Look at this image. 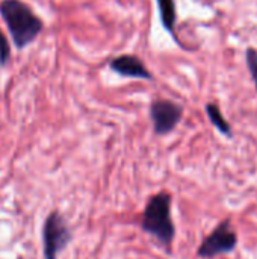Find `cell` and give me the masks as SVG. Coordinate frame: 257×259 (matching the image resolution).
<instances>
[{
    "mask_svg": "<svg viewBox=\"0 0 257 259\" xmlns=\"http://www.w3.org/2000/svg\"><path fill=\"white\" fill-rule=\"evenodd\" d=\"M173 197L167 191L151 196L141 215V229L151 235L168 253L176 237V226L171 215Z\"/></svg>",
    "mask_w": 257,
    "mask_h": 259,
    "instance_id": "cell-1",
    "label": "cell"
},
{
    "mask_svg": "<svg viewBox=\"0 0 257 259\" xmlns=\"http://www.w3.org/2000/svg\"><path fill=\"white\" fill-rule=\"evenodd\" d=\"M158 6H159V14H161V21L164 24V27L176 38V20H177V14H176V3L174 0H158Z\"/></svg>",
    "mask_w": 257,
    "mask_h": 259,
    "instance_id": "cell-7",
    "label": "cell"
},
{
    "mask_svg": "<svg viewBox=\"0 0 257 259\" xmlns=\"http://www.w3.org/2000/svg\"><path fill=\"white\" fill-rule=\"evenodd\" d=\"M206 114H208L211 123L220 131V134H223V135H226V137H229V138L233 137L232 126H230L229 121L224 118V115H223L221 109L218 108V105H215V103H208V105H206Z\"/></svg>",
    "mask_w": 257,
    "mask_h": 259,
    "instance_id": "cell-8",
    "label": "cell"
},
{
    "mask_svg": "<svg viewBox=\"0 0 257 259\" xmlns=\"http://www.w3.org/2000/svg\"><path fill=\"white\" fill-rule=\"evenodd\" d=\"M238 234L232 228L230 219L220 222V225L201 241L197 249V256L203 259H214L220 255L232 253L238 247Z\"/></svg>",
    "mask_w": 257,
    "mask_h": 259,
    "instance_id": "cell-4",
    "label": "cell"
},
{
    "mask_svg": "<svg viewBox=\"0 0 257 259\" xmlns=\"http://www.w3.org/2000/svg\"><path fill=\"white\" fill-rule=\"evenodd\" d=\"M111 70L115 73L124 76V77H133V79H153L150 70L144 65V62L135 56V55H121L114 58L109 62Z\"/></svg>",
    "mask_w": 257,
    "mask_h": 259,
    "instance_id": "cell-6",
    "label": "cell"
},
{
    "mask_svg": "<svg viewBox=\"0 0 257 259\" xmlns=\"http://www.w3.org/2000/svg\"><path fill=\"white\" fill-rule=\"evenodd\" d=\"M11 58V47L9 42L6 39V36L3 35L2 29H0V67H5L6 62Z\"/></svg>",
    "mask_w": 257,
    "mask_h": 259,
    "instance_id": "cell-10",
    "label": "cell"
},
{
    "mask_svg": "<svg viewBox=\"0 0 257 259\" xmlns=\"http://www.w3.org/2000/svg\"><path fill=\"white\" fill-rule=\"evenodd\" d=\"M183 117V108L171 100L158 99L150 106V118L158 135L173 132Z\"/></svg>",
    "mask_w": 257,
    "mask_h": 259,
    "instance_id": "cell-5",
    "label": "cell"
},
{
    "mask_svg": "<svg viewBox=\"0 0 257 259\" xmlns=\"http://www.w3.org/2000/svg\"><path fill=\"white\" fill-rule=\"evenodd\" d=\"M73 232L68 228L64 215L58 211H53L47 215L42 228V249L44 258L58 259L59 253L71 243Z\"/></svg>",
    "mask_w": 257,
    "mask_h": 259,
    "instance_id": "cell-3",
    "label": "cell"
},
{
    "mask_svg": "<svg viewBox=\"0 0 257 259\" xmlns=\"http://www.w3.org/2000/svg\"><path fill=\"white\" fill-rule=\"evenodd\" d=\"M0 14L17 49L33 42L42 30V20L21 0H3Z\"/></svg>",
    "mask_w": 257,
    "mask_h": 259,
    "instance_id": "cell-2",
    "label": "cell"
},
{
    "mask_svg": "<svg viewBox=\"0 0 257 259\" xmlns=\"http://www.w3.org/2000/svg\"><path fill=\"white\" fill-rule=\"evenodd\" d=\"M245 62H247V68L254 80L257 90V50L254 47H248L245 50Z\"/></svg>",
    "mask_w": 257,
    "mask_h": 259,
    "instance_id": "cell-9",
    "label": "cell"
}]
</instances>
